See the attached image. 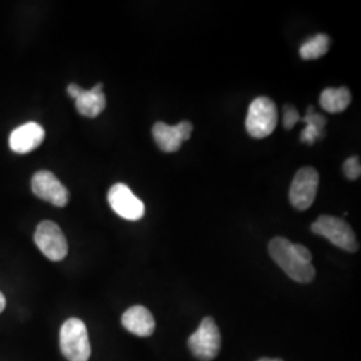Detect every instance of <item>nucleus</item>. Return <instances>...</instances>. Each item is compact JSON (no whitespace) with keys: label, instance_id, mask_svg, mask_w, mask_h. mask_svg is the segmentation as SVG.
Returning a JSON list of instances; mask_svg holds the SVG:
<instances>
[{"label":"nucleus","instance_id":"f8f14e48","mask_svg":"<svg viewBox=\"0 0 361 361\" xmlns=\"http://www.w3.org/2000/svg\"><path fill=\"white\" fill-rule=\"evenodd\" d=\"M104 83H97L91 90H82L75 99V107L80 116L95 118L106 109Z\"/></svg>","mask_w":361,"mask_h":361},{"label":"nucleus","instance_id":"423d86ee","mask_svg":"<svg viewBox=\"0 0 361 361\" xmlns=\"http://www.w3.org/2000/svg\"><path fill=\"white\" fill-rule=\"evenodd\" d=\"M320 183L317 170L310 166L301 168L296 173L289 189V201L297 210H308L314 200Z\"/></svg>","mask_w":361,"mask_h":361},{"label":"nucleus","instance_id":"f03ea898","mask_svg":"<svg viewBox=\"0 0 361 361\" xmlns=\"http://www.w3.org/2000/svg\"><path fill=\"white\" fill-rule=\"evenodd\" d=\"M62 355L68 361H89L91 356L90 340L86 324L80 319L66 320L59 335Z\"/></svg>","mask_w":361,"mask_h":361},{"label":"nucleus","instance_id":"aec40b11","mask_svg":"<svg viewBox=\"0 0 361 361\" xmlns=\"http://www.w3.org/2000/svg\"><path fill=\"white\" fill-rule=\"evenodd\" d=\"M82 87H79L78 85L75 83H71V85H68V87H67V92H68V95L73 98V99H77L78 95L82 92Z\"/></svg>","mask_w":361,"mask_h":361},{"label":"nucleus","instance_id":"9d476101","mask_svg":"<svg viewBox=\"0 0 361 361\" xmlns=\"http://www.w3.org/2000/svg\"><path fill=\"white\" fill-rule=\"evenodd\" d=\"M44 141V129L37 122H27L10 134V149L16 154H27Z\"/></svg>","mask_w":361,"mask_h":361},{"label":"nucleus","instance_id":"a211bd4d","mask_svg":"<svg viewBox=\"0 0 361 361\" xmlns=\"http://www.w3.org/2000/svg\"><path fill=\"white\" fill-rule=\"evenodd\" d=\"M300 121V114L296 107L292 104H286L284 107V128L286 130L293 129L297 122Z\"/></svg>","mask_w":361,"mask_h":361},{"label":"nucleus","instance_id":"39448f33","mask_svg":"<svg viewBox=\"0 0 361 361\" xmlns=\"http://www.w3.org/2000/svg\"><path fill=\"white\" fill-rule=\"evenodd\" d=\"M188 345L195 359L212 361L217 357L221 349V334L219 326L212 317H205L198 329L189 337Z\"/></svg>","mask_w":361,"mask_h":361},{"label":"nucleus","instance_id":"2eb2a0df","mask_svg":"<svg viewBox=\"0 0 361 361\" xmlns=\"http://www.w3.org/2000/svg\"><path fill=\"white\" fill-rule=\"evenodd\" d=\"M307 126L304 131L301 133V142L313 145L319 140H323L325 137V123H326V118L314 113V107L310 106L307 110V116L302 119Z\"/></svg>","mask_w":361,"mask_h":361},{"label":"nucleus","instance_id":"4be33fe9","mask_svg":"<svg viewBox=\"0 0 361 361\" xmlns=\"http://www.w3.org/2000/svg\"><path fill=\"white\" fill-rule=\"evenodd\" d=\"M257 361H284L281 360V359H269V357H262V359H259Z\"/></svg>","mask_w":361,"mask_h":361},{"label":"nucleus","instance_id":"7ed1b4c3","mask_svg":"<svg viewBox=\"0 0 361 361\" xmlns=\"http://www.w3.org/2000/svg\"><path fill=\"white\" fill-rule=\"evenodd\" d=\"M279 122L277 106L268 97H258L247 109L245 128L253 138L262 140L269 137Z\"/></svg>","mask_w":361,"mask_h":361},{"label":"nucleus","instance_id":"ddd939ff","mask_svg":"<svg viewBox=\"0 0 361 361\" xmlns=\"http://www.w3.org/2000/svg\"><path fill=\"white\" fill-rule=\"evenodd\" d=\"M153 137L158 147L165 153H176L182 146V135L178 126H170L165 122H157L153 126Z\"/></svg>","mask_w":361,"mask_h":361},{"label":"nucleus","instance_id":"6ab92c4d","mask_svg":"<svg viewBox=\"0 0 361 361\" xmlns=\"http://www.w3.org/2000/svg\"><path fill=\"white\" fill-rule=\"evenodd\" d=\"M177 126H178V129H180L182 140H183V141L190 140L192 133H193V125H192V122H189V121H182Z\"/></svg>","mask_w":361,"mask_h":361},{"label":"nucleus","instance_id":"412c9836","mask_svg":"<svg viewBox=\"0 0 361 361\" xmlns=\"http://www.w3.org/2000/svg\"><path fill=\"white\" fill-rule=\"evenodd\" d=\"M6 308V297L0 292V313Z\"/></svg>","mask_w":361,"mask_h":361},{"label":"nucleus","instance_id":"9b49d317","mask_svg":"<svg viewBox=\"0 0 361 361\" xmlns=\"http://www.w3.org/2000/svg\"><path fill=\"white\" fill-rule=\"evenodd\" d=\"M122 325L126 331L140 337H149L155 331V320L152 312L143 305H134L122 314Z\"/></svg>","mask_w":361,"mask_h":361},{"label":"nucleus","instance_id":"6e6552de","mask_svg":"<svg viewBox=\"0 0 361 361\" xmlns=\"http://www.w3.org/2000/svg\"><path fill=\"white\" fill-rule=\"evenodd\" d=\"M107 201L119 217L128 221H138L145 216V204L131 192L128 185L116 183L110 188Z\"/></svg>","mask_w":361,"mask_h":361},{"label":"nucleus","instance_id":"f257e3e1","mask_svg":"<svg viewBox=\"0 0 361 361\" xmlns=\"http://www.w3.org/2000/svg\"><path fill=\"white\" fill-rule=\"evenodd\" d=\"M273 261L296 283L310 284L316 277L312 253L307 246L293 244L284 237H274L268 246Z\"/></svg>","mask_w":361,"mask_h":361},{"label":"nucleus","instance_id":"1a4fd4ad","mask_svg":"<svg viewBox=\"0 0 361 361\" xmlns=\"http://www.w3.org/2000/svg\"><path fill=\"white\" fill-rule=\"evenodd\" d=\"M32 193L43 201L50 202L56 207H65L68 204L70 193L58 177L47 170H40L31 180Z\"/></svg>","mask_w":361,"mask_h":361},{"label":"nucleus","instance_id":"0eeeda50","mask_svg":"<svg viewBox=\"0 0 361 361\" xmlns=\"http://www.w3.org/2000/svg\"><path fill=\"white\" fill-rule=\"evenodd\" d=\"M39 250L51 261H62L67 256L68 245L62 229L52 221H42L34 235Z\"/></svg>","mask_w":361,"mask_h":361},{"label":"nucleus","instance_id":"20e7f679","mask_svg":"<svg viewBox=\"0 0 361 361\" xmlns=\"http://www.w3.org/2000/svg\"><path fill=\"white\" fill-rule=\"evenodd\" d=\"M312 232L329 240L334 245L355 253L359 250V243L353 229L347 221L334 216H320L312 224Z\"/></svg>","mask_w":361,"mask_h":361},{"label":"nucleus","instance_id":"4468645a","mask_svg":"<svg viewBox=\"0 0 361 361\" xmlns=\"http://www.w3.org/2000/svg\"><path fill=\"white\" fill-rule=\"evenodd\" d=\"M350 101H352V97L347 87H338V89L329 87L320 94L322 109L331 114H338L347 110Z\"/></svg>","mask_w":361,"mask_h":361},{"label":"nucleus","instance_id":"f3484780","mask_svg":"<svg viewBox=\"0 0 361 361\" xmlns=\"http://www.w3.org/2000/svg\"><path fill=\"white\" fill-rule=\"evenodd\" d=\"M343 171L348 180H357L361 174L360 158L357 155L348 158L343 165Z\"/></svg>","mask_w":361,"mask_h":361},{"label":"nucleus","instance_id":"dca6fc26","mask_svg":"<svg viewBox=\"0 0 361 361\" xmlns=\"http://www.w3.org/2000/svg\"><path fill=\"white\" fill-rule=\"evenodd\" d=\"M331 46V39L325 34H317L304 42L300 47V55L304 61L319 59L324 56Z\"/></svg>","mask_w":361,"mask_h":361}]
</instances>
